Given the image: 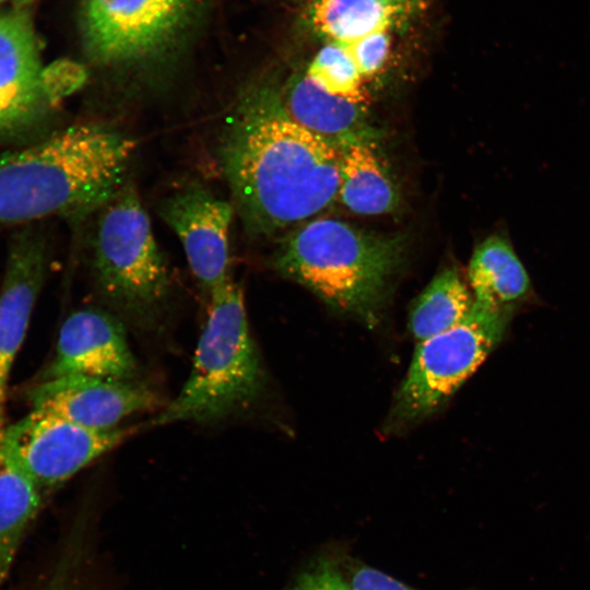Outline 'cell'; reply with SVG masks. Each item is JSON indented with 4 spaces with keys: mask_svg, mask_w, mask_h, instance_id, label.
Here are the masks:
<instances>
[{
    "mask_svg": "<svg viewBox=\"0 0 590 590\" xmlns=\"http://www.w3.org/2000/svg\"><path fill=\"white\" fill-rule=\"evenodd\" d=\"M219 155L250 235L302 223L338 199L340 151L291 117L274 84L255 83L240 94Z\"/></svg>",
    "mask_w": 590,
    "mask_h": 590,
    "instance_id": "cell-1",
    "label": "cell"
},
{
    "mask_svg": "<svg viewBox=\"0 0 590 590\" xmlns=\"http://www.w3.org/2000/svg\"><path fill=\"white\" fill-rule=\"evenodd\" d=\"M135 143L79 123L0 154V226L97 212L123 185Z\"/></svg>",
    "mask_w": 590,
    "mask_h": 590,
    "instance_id": "cell-2",
    "label": "cell"
},
{
    "mask_svg": "<svg viewBox=\"0 0 590 590\" xmlns=\"http://www.w3.org/2000/svg\"><path fill=\"white\" fill-rule=\"evenodd\" d=\"M405 240L321 217L300 225L279 247L274 268L335 311L367 324L379 321Z\"/></svg>",
    "mask_w": 590,
    "mask_h": 590,
    "instance_id": "cell-3",
    "label": "cell"
},
{
    "mask_svg": "<svg viewBox=\"0 0 590 590\" xmlns=\"http://www.w3.org/2000/svg\"><path fill=\"white\" fill-rule=\"evenodd\" d=\"M209 299L190 374L179 393L152 421L155 426L216 424L249 411L266 390V371L240 287L228 280Z\"/></svg>",
    "mask_w": 590,
    "mask_h": 590,
    "instance_id": "cell-4",
    "label": "cell"
},
{
    "mask_svg": "<svg viewBox=\"0 0 590 590\" xmlns=\"http://www.w3.org/2000/svg\"><path fill=\"white\" fill-rule=\"evenodd\" d=\"M97 213L91 267L98 294L125 324L156 331L169 312L172 279L137 190L123 184Z\"/></svg>",
    "mask_w": 590,
    "mask_h": 590,
    "instance_id": "cell-5",
    "label": "cell"
},
{
    "mask_svg": "<svg viewBox=\"0 0 590 590\" xmlns=\"http://www.w3.org/2000/svg\"><path fill=\"white\" fill-rule=\"evenodd\" d=\"M511 314L474 302L459 324L420 342L394 397L387 429L405 428L439 409L499 344Z\"/></svg>",
    "mask_w": 590,
    "mask_h": 590,
    "instance_id": "cell-6",
    "label": "cell"
},
{
    "mask_svg": "<svg viewBox=\"0 0 590 590\" xmlns=\"http://www.w3.org/2000/svg\"><path fill=\"white\" fill-rule=\"evenodd\" d=\"M202 0H82L79 28L87 57L130 66L172 50L188 34Z\"/></svg>",
    "mask_w": 590,
    "mask_h": 590,
    "instance_id": "cell-7",
    "label": "cell"
},
{
    "mask_svg": "<svg viewBox=\"0 0 590 590\" xmlns=\"http://www.w3.org/2000/svg\"><path fill=\"white\" fill-rule=\"evenodd\" d=\"M132 433L121 427L92 429L33 409L5 426L1 446L8 459L46 496Z\"/></svg>",
    "mask_w": 590,
    "mask_h": 590,
    "instance_id": "cell-8",
    "label": "cell"
},
{
    "mask_svg": "<svg viewBox=\"0 0 590 590\" xmlns=\"http://www.w3.org/2000/svg\"><path fill=\"white\" fill-rule=\"evenodd\" d=\"M24 8L0 10V144L31 135L47 119L57 92Z\"/></svg>",
    "mask_w": 590,
    "mask_h": 590,
    "instance_id": "cell-9",
    "label": "cell"
},
{
    "mask_svg": "<svg viewBox=\"0 0 590 590\" xmlns=\"http://www.w3.org/2000/svg\"><path fill=\"white\" fill-rule=\"evenodd\" d=\"M233 203L193 185L174 192L160 215L180 240L189 268L208 296L229 279Z\"/></svg>",
    "mask_w": 590,
    "mask_h": 590,
    "instance_id": "cell-10",
    "label": "cell"
},
{
    "mask_svg": "<svg viewBox=\"0 0 590 590\" xmlns=\"http://www.w3.org/2000/svg\"><path fill=\"white\" fill-rule=\"evenodd\" d=\"M48 243L34 224L12 235L0 292V439L5 425L8 384L26 335L31 316L48 270Z\"/></svg>",
    "mask_w": 590,
    "mask_h": 590,
    "instance_id": "cell-11",
    "label": "cell"
},
{
    "mask_svg": "<svg viewBox=\"0 0 590 590\" xmlns=\"http://www.w3.org/2000/svg\"><path fill=\"white\" fill-rule=\"evenodd\" d=\"M33 409L92 429H111L161 404L158 393L138 380L71 375L42 380L31 392Z\"/></svg>",
    "mask_w": 590,
    "mask_h": 590,
    "instance_id": "cell-12",
    "label": "cell"
},
{
    "mask_svg": "<svg viewBox=\"0 0 590 590\" xmlns=\"http://www.w3.org/2000/svg\"><path fill=\"white\" fill-rule=\"evenodd\" d=\"M71 375L138 380L139 365L122 320L94 307L80 309L64 320L43 380Z\"/></svg>",
    "mask_w": 590,
    "mask_h": 590,
    "instance_id": "cell-13",
    "label": "cell"
},
{
    "mask_svg": "<svg viewBox=\"0 0 590 590\" xmlns=\"http://www.w3.org/2000/svg\"><path fill=\"white\" fill-rule=\"evenodd\" d=\"M281 95L296 122L338 150L356 142L373 143L365 103L330 94L305 73L292 78Z\"/></svg>",
    "mask_w": 590,
    "mask_h": 590,
    "instance_id": "cell-14",
    "label": "cell"
},
{
    "mask_svg": "<svg viewBox=\"0 0 590 590\" xmlns=\"http://www.w3.org/2000/svg\"><path fill=\"white\" fill-rule=\"evenodd\" d=\"M468 279L474 302L494 309L514 310L533 294L529 273L504 232L491 234L475 247Z\"/></svg>",
    "mask_w": 590,
    "mask_h": 590,
    "instance_id": "cell-15",
    "label": "cell"
},
{
    "mask_svg": "<svg viewBox=\"0 0 590 590\" xmlns=\"http://www.w3.org/2000/svg\"><path fill=\"white\" fill-rule=\"evenodd\" d=\"M340 151L338 199L361 215L393 212L399 205L397 187L371 143L356 142Z\"/></svg>",
    "mask_w": 590,
    "mask_h": 590,
    "instance_id": "cell-16",
    "label": "cell"
},
{
    "mask_svg": "<svg viewBox=\"0 0 590 590\" xmlns=\"http://www.w3.org/2000/svg\"><path fill=\"white\" fill-rule=\"evenodd\" d=\"M44 498L36 484L8 459L0 439V590Z\"/></svg>",
    "mask_w": 590,
    "mask_h": 590,
    "instance_id": "cell-17",
    "label": "cell"
},
{
    "mask_svg": "<svg viewBox=\"0 0 590 590\" xmlns=\"http://www.w3.org/2000/svg\"><path fill=\"white\" fill-rule=\"evenodd\" d=\"M473 295L453 268L437 274L415 300L409 328L417 342L446 332L459 324L471 311Z\"/></svg>",
    "mask_w": 590,
    "mask_h": 590,
    "instance_id": "cell-18",
    "label": "cell"
},
{
    "mask_svg": "<svg viewBox=\"0 0 590 590\" xmlns=\"http://www.w3.org/2000/svg\"><path fill=\"white\" fill-rule=\"evenodd\" d=\"M400 8L377 0H315L309 10L312 28L329 43L350 44L388 30Z\"/></svg>",
    "mask_w": 590,
    "mask_h": 590,
    "instance_id": "cell-19",
    "label": "cell"
},
{
    "mask_svg": "<svg viewBox=\"0 0 590 590\" xmlns=\"http://www.w3.org/2000/svg\"><path fill=\"white\" fill-rule=\"evenodd\" d=\"M306 76L321 90L357 103H365L362 75L344 46L329 43L310 61Z\"/></svg>",
    "mask_w": 590,
    "mask_h": 590,
    "instance_id": "cell-20",
    "label": "cell"
},
{
    "mask_svg": "<svg viewBox=\"0 0 590 590\" xmlns=\"http://www.w3.org/2000/svg\"><path fill=\"white\" fill-rule=\"evenodd\" d=\"M343 553L337 547L320 550L283 590H353L343 568Z\"/></svg>",
    "mask_w": 590,
    "mask_h": 590,
    "instance_id": "cell-21",
    "label": "cell"
},
{
    "mask_svg": "<svg viewBox=\"0 0 590 590\" xmlns=\"http://www.w3.org/2000/svg\"><path fill=\"white\" fill-rule=\"evenodd\" d=\"M342 46L352 57L362 78H368L384 66L389 54L390 37L388 30H384Z\"/></svg>",
    "mask_w": 590,
    "mask_h": 590,
    "instance_id": "cell-22",
    "label": "cell"
},
{
    "mask_svg": "<svg viewBox=\"0 0 590 590\" xmlns=\"http://www.w3.org/2000/svg\"><path fill=\"white\" fill-rule=\"evenodd\" d=\"M343 568L353 590H418L345 552L343 553Z\"/></svg>",
    "mask_w": 590,
    "mask_h": 590,
    "instance_id": "cell-23",
    "label": "cell"
},
{
    "mask_svg": "<svg viewBox=\"0 0 590 590\" xmlns=\"http://www.w3.org/2000/svg\"><path fill=\"white\" fill-rule=\"evenodd\" d=\"M82 548L83 546H78L73 539V543L67 547L52 574L37 590H80L79 573L80 559L83 555Z\"/></svg>",
    "mask_w": 590,
    "mask_h": 590,
    "instance_id": "cell-24",
    "label": "cell"
},
{
    "mask_svg": "<svg viewBox=\"0 0 590 590\" xmlns=\"http://www.w3.org/2000/svg\"><path fill=\"white\" fill-rule=\"evenodd\" d=\"M377 1L388 7L401 8L402 4H405L410 0H377Z\"/></svg>",
    "mask_w": 590,
    "mask_h": 590,
    "instance_id": "cell-25",
    "label": "cell"
},
{
    "mask_svg": "<svg viewBox=\"0 0 590 590\" xmlns=\"http://www.w3.org/2000/svg\"><path fill=\"white\" fill-rule=\"evenodd\" d=\"M13 1H14L15 7L24 8V7L33 3L36 0H13Z\"/></svg>",
    "mask_w": 590,
    "mask_h": 590,
    "instance_id": "cell-26",
    "label": "cell"
},
{
    "mask_svg": "<svg viewBox=\"0 0 590 590\" xmlns=\"http://www.w3.org/2000/svg\"><path fill=\"white\" fill-rule=\"evenodd\" d=\"M4 1H8V0H0V3L4 2Z\"/></svg>",
    "mask_w": 590,
    "mask_h": 590,
    "instance_id": "cell-27",
    "label": "cell"
}]
</instances>
